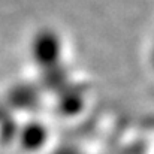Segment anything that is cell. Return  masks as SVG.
<instances>
[]
</instances>
